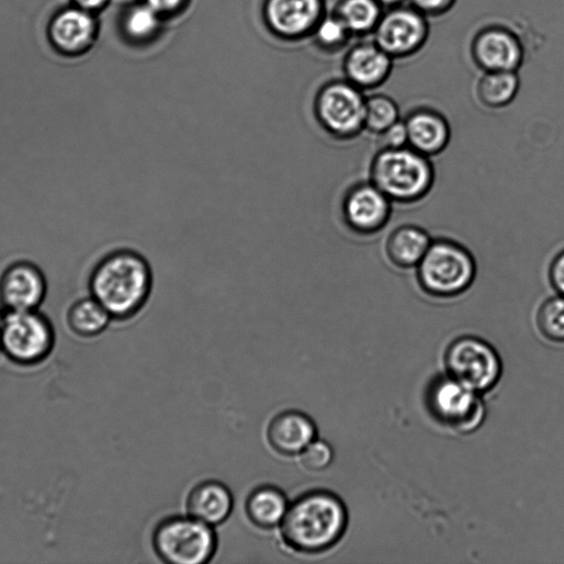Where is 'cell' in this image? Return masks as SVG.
<instances>
[{"instance_id":"9c48e42d","label":"cell","mask_w":564,"mask_h":564,"mask_svg":"<svg viewBox=\"0 0 564 564\" xmlns=\"http://www.w3.org/2000/svg\"><path fill=\"white\" fill-rule=\"evenodd\" d=\"M426 402L428 410L438 422L461 435L475 432L486 417L481 395L448 374L429 384Z\"/></svg>"},{"instance_id":"7402d4cb","label":"cell","mask_w":564,"mask_h":564,"mask_svg":"<svg viewBox=\"0 0 564 564\" xmlns=\"http://www.w3.org/2000/svg\"><path fill=\"white\" fill-rule=\"evenodd\" d=\"M520 78L518 72H482L475 86V95L481 105L489 110L509 106L518 95Z\"/></svg>"},{"instance_id":"484cf974","label":"cell","mask_w":564,"mask_h":564,"mask_svg":"<svg viewBox=\"0 0 564 564\" xmlns=\"http://www.w3.org/2000/svg\"><path fill=\"white\" fill-rule=\"evenodd\" d=\"M535 320L540 334L546 340L564 343V296L556 295L543 302Z\"/></svg>"},{"instance_id":"d6986e66","label":"cell","mask_w":564,"mask_h":564,"mask_svg":"<svg viewBox=\"0 0 564 564\" xmlns=\"http://www.w3.org/2000/svg\"><path fill=\"white\" fill-rule=\"evenodd\" d=\"M290 505L291 501L284 490L269 484L260 485L247 496L245 511L255 527L271 530L279 528Z\"/></svg>"},{"instance_id":"d4e9b609","label":"cell","mask_w":564,"mask_h":564,"mask_svg":"<svg viewBox=\"0 0 564 564\" xmlns=\"http://www.w3.org/2000/svg\"><path fill=\"white\" fill-rule=\"evenodd\" d=\"M401 120L399 106L391 97L375 94L366 99L365 132L379 136Z\"/></svg>"},{"instance_id":"8fae6325","label":"cell","mask_w":564,"mask_h":564,"mask_svg":"<svg viewBox=\"0 0 564 564\" xmlns=\"http://www.w3.org/2000/svg\"><path fill=\"white\" fill-rule=\"evenodd\" d=\"M47 295V275L34 261H13L0 273V305L7 313L41 311Z\"/></svg>"},{"instance_id":"603a6c76","label":"cell","mask_w":564,"mask_h":564,"mask_svg":"<svg viewBox=\"0 0 564 564\" xmlns=\"http://www.w3.org/2000/svg\"><path fill=\"white\" fill-rule=\"evenodd\" d=\"M385 10L377 0H341L336 15L353 36L373 35Z\"/></svg>"},{"instance_id":"ac0fdd59","label":"cell","mask_w":564,"mask_h":564,"mask_svg":"<svg viewBox=\"0 0 564 564\" xmlns=\"http://www.w3.org/2000/svg\"><path fill=\"white\" fill-rule=\"evenodd\" d=\"M185 506L188 515L215 528L230 517L234 497L224 483L208 480L196 484L190 490Z\"/></svg>"},{"instance_id":"f546056e","label":"cell","mask_w":564,"mask_h":564,"mask_svg":"<svg viewBox=\"0 0 564 564\" xmlns=\"http://www.w3.org/2000/svg\"><path fill=\"white\" fill-rule=\"evenodd\" d=\"M458 0H408V4L427 16L441 18L452 11Z\"/></svg>"},{"instance_id":"cb8c5ba5","label":"cell","mask_w":564,"mask_h":564,"mask_svg":"<svg viewBox=\"0 0 564 564\" xmlns=\"http://www.w3.org/2000/svg\"><path fill=\"white\" fill-rule=\"evenodd\" d=\"M93 31L92 20L79 11L61 15L54 26V37L65 49H77L88 42Z\"/></svg>"},{"instance_id":"5bb4252c","label":"cell","mask_w":564,"mask_h":564,"mask_svg":"<svg viewBox=\"0 0 564 564\" xmlns=\"http://www.w3.org/2000/svg\"><path fill=\"white\" fill-rule=\"evenodd\" d=\"M264 18L278 36L298 38L315 31L325 18L324 0H267Z\"/></svg>"},{"instance_id":"3957f363","label":"cell","mask_w":564,"mask_h":564,"mask_svg":"<svg viewBox=\"0 0 564 564\" xmlns=\"http://www.w3.org/2000/svg\"><path fill=\"white\" fill-rule=\"evenodd\" d=\"M370 181L393 203L414 204L431 192L436 170L429 157L409 146L381 148L372 159Z\"/></svg>"},{"instance_id":"52a82bcc","label":"cell","mask_w":564,"mask_h":564,"mask_svg":"<svg viewBox=\"0 0 564 564\" xmlns=\"http://www.w3.org/2000/svg\"><path fill=\"white\" fill-rule=\"evenodd\" d=\"M366 99L364 91L348 80L331 82L316 98V120L331 138L353 140L365 132Z\"/></svg>"},{"instance_id":"7c38bea8","label":"cell","mask_w":564,"mask_h":564,"mask_svg":"<svg viewBox=\"0 0 564 564\" xmlns=\"http://www.w3.org/2000/svg\"><path fill=\"white\" fill-rule=\"evenodd\" d=\"M341 211L350 230L372 236L390 223L393 202L371 181L358 182L346 192Z\"/></svg>"},{"instance_id":"d6a6232c","label":"cell","mask_w":564,"mask_h":564,"mask_svg":"<svg viewBox=\"0 0 564 564\" xmlns=\"http://www.w3.org/2000/svg\"><path fill=\"white\" fill-rule=\"evenodd\" d=\"M145 3L163 18L179 12L187 0H145Z\"/></svg>"},{"instance_id":"8992f818","label":"cell","mask_w":564,"mask_h":564,"mask_svg":"<svg viewBox=\"0 0 564 564\" xmlns=\"http://www.w3.org/2000/svg\"><path fill=\"white\" fill-rule=\"evenodd\" d=\"M56 345L52 320L41 311L7 313L0 327V352L20 366L45 362Z\"/></svg>"},{"instance_id":"6da1fadb","label":"cell","mask_w":564,"mask_h":564,"mask_svg":"<svg viewBox=\"0 0 564 564\" xmlns=\"http://www.w3.org/2000/svg\"><path fill=\"white\" fill-rule=\"evenodd\" d=\"M89 295L109 313L113 322L126 323L147 306L154 290L153 268L133 248H117L99 259L92 268Z\"/></svg>"},{"instance_id":"277c9868","label":"cell","mask_w":564,"mask_h":564,"mask_svg":"<svg viewBox=\"0 0 564 564\" xmlns=\"http://www.w3.org/2000/svg\"><path fill=\"white\" fill-rule=\"evenodd\" d=\"M420 290L429 297L452 300L464 295L474 284L477 264L473 253L456 240H432L416 268Z\"/></svg>"},{"instance_id":"d590c367","label":"cell","mask_w":564,"mask_h":564,"mask_svg":"<svg viewBox=\"0 0 564 564\" xmlns=\"http://www.w3.org/2000/svg\"><path fill=\"white\" fill-rule=\"evenodd\" d=\"M5 314H7V312L4 311V308L2 307V305H0V327H2V324H3V320H4Z\"/></svg>"},{"instance_id":"f1b7e54d","label":"cell","mask_w":564,"mask_h":564,"mask_svg":"<svg viewBox=\"0 0 564 564\" xmlns=\"http://www.w3.org/2000/svg\"><path fill=\"white\" fill-rule=\"evenodd\" d=\"M335 449L326 440L317 438L300 455L303 466L311 472L328 470L335 461Z\"/></svg>"},{"instance_id":"83f0119b","label":"cell","mask_w":564,"mask_h":564,"mask_svg":"<svg viewBox=\"0 0 564 564\" xmlns=\"http://www.w3.org/2000/svg\"><path fill=\"white\" fill-rule=\"evenodd\" d=\"M318 42L328 49L343 48L353 37L345 23L335 14L325 16L315 30Z\"/></svg>"},{"instance_id":"ba28073f","label":"cell","mask_w":564,"mask_h":564,"mask_svg":"<svg viewBox=\"0 0 564 564\" xmlns=\"http://www.w3.org/2000/svg\"><path fill=\"white\" fill-rule=\"evenodd\" d=\"M444 365L449 376L480 395L492 391L503 374L497 351L474 336L452 341L444 354Z\"/></svg>"},{"instance_id":"2e32d148","label":"cell","mask_w":564,"mask_h":564,"mask_svg":"<svg viewBox=\"0 0 564 564\" xmlns=\"http://www.w3.org/2000/svg\"><path fill=\"white\" fill-rule=\"evenodd\" d=\"M266 436L278 454L300 456L318 438V427L311 416L292 409L275 415L268 425Z\"/></svg>"},{"instance_id":"836d02e7","label":"cell","mask_w":564,"mask_h":564,"mask_svg":"<svg viewBox=\"0 0 564 564\" xmlns=\"http://www.w3.org/2000/svg\"><path fill=\"white\" fill-rule=\"evenodd\" d=\"M382 8L387 11L402 5H405L408 0H377Z\"/></svg>"},{"instance_id":"4316f807","label":"cell","mask_w":564,"mask_h":564,"mask_svg":"<svg viewBox=\"0 0 564 564\" xmlns=\"http://www.w3.org/2000/svg\"><path fill=\"white\" fill-rule=\"evenodd\" d=\"M162 16L145 2L134 7L125 20L126 32L137 41H147L156 36L161 27Z\"/></svg>"},{"instance_id":"e0dca14e","label":"cell","mask_w":564,"mask_h":564,"mask_svg":"<svg viewBox=\"0 0 564 564\" xmlns=\"http://www.w3.org/2000/svg\"><path fill=\"white\" fill-rule=\"evenodd\" d=\"M408 133V146L431 158L442 154L451 140L449 121L430 108H418L404 120Z\"/></svg>"},{"instance_id":"44dd1931","label":"cell","mask_w":564,"mask_h":564,"mask_svg":"<svg viewBox=\"0 0 564 564\" xmlns=\"http://www.w3.org/2000/svg\"><path fill=\"white\" fill-rule=\"evenodd\" d=\"M112 323L109 313L91 295L74 302L66 313L68 329L81 339L100 337Z\"/></svg>"},{"instance_id":"4dcf8cb0","label":"cell","mask_w":564,"mask_h":564,"mask_svg":"<svg viewBox=\"0 0 564 564\" xmlns=\"http://www.w3.org/2000/svg\"><path fill=\"white\" fill-rule=\"evenodd\" d=\"M381 148H403L408 146V133L404 120H401L383 134L379 135Z\"/></svg>"},{"instance_id":"ffe728a7","label":"cell","mask_w":564,"mask_h":564,"mask_svg":"<svg viewBox=\"0 0 564 564\" xmlns=\"http://www.w3.org/2000/svg\"><path fill=\"white\" fill-rule=\"evenodd\" d=\"M432 240L425 228L405 224L390 234L385 246L386 256L399 269H414L427 253Z\"/></svg>"},{"instance_id":"1f68e13d","label":"cell","mask_w":564,"mask_h":564,"mask_svg":"<svg viewBox=\"0 0 564 564\" xmlns=\"http://www.w3.org/2000/svg\"><path fill=\"white\" fill-rule=\"evenodd\" d=\"M549 281L556 295L564 296V249L550 263Z\"/></svg>"},{"instance_id":"7a4b0ae2","label":"cell","mask_w":564,"mask_h":564,"mask_svg":"<svg viewBox=\"0 0 564 564\" xmlns=\"http://www.w3.org/2000/svg\"><path fill=\"white\" fill-rule=\"evenodd\" d=\"M349 524L348 508L336 493L317 488L291 501L279 526L282 543L297 554L316 555L336 546Z\"/></svg>"},{"instance_id":"4fadbf2b","label":"cell","mask_w":564,"mask_h":564,"mask_svg":"<svg viewBox=\"0 0 564 564\" xmlns=\"http://www.w3.org/2000/svg\"><path fill=\"white\" fill-rule=\"evenodd\" d=\"M471 57L482 72H518L524 61V48L512 31L501 26H487L474 36Z\"/></svg>"},{"instance_id":"e575fe53","label":"cell","mask_w":564,"mask_h":564,"mask_svg":"<svg viewBox=\"0 0 564 564\" xmlns=\"http://www.w3.org/2000/svg\"><path fill=\"white\" fill-rule=\"evenodd\" d=\"M78 2L87 9H98L105 3V0H78Z\"/></svg>"},{"instance_id":"30bf717a","label":"cell","mask_w":564,"mask_h":564,"mask_svg":"<svg viewBox=\"0 0 564 564\" xmlns=\"http://www.w3.org/2000/svg\"><path fill=\"white\" fill-rule=\"evenodd\" d=\"M429 37V19L406 4L385 11L373 33V41L394 60L417 55Z\"/></svg>"},{"instance_id":"5b68a950","label":"cell","mask_w":564,"mask_h":564,"mask_svg":"<svg viewBox=\"0 0 564 564\" xmlns=\"http://www.w3.org/2000/svg\"><path fill=\"white\" fill-rule=\"evenodd\" d=\"M151 542L157 556L168 564L208 563L218 546L214 527L188 514L160 520L153 531Z\"/></svg>"},{"instance_id":"9a60e30c","label":"cell","mask_w":564,"mask_h":564,"mask_svg":"<svg viewBox=\"0 0 564 564\" xmlns=\"http://www.w3.org/2000/svg\"><path fill=\"white\" fill-rule=\"evenodd\" d=\"M394 61L374 41L360 43L346 57V80L364 92L374 91L388 81Z\"/></svg>"}]
</instances>
